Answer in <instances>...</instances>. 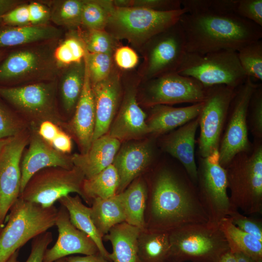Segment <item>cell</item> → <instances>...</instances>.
Wrapping results in <instances>:
<instances>
[{
    "mask_svg": "<svg viewBox=\"0 0 262 262\" xmlns=\"http://www.w3.org/2000/svg\"><path fill=\"white\" fill-rule=\"evenodd\" d=\"M61 130L62 129L54 122L46 120L39 124L36 131L42 139L50 144Z\"/></svg>",
    "mask_w": 262,
    "mask_h": 262,
    "instance_id": "f907efd6",
    "label": "cell"
},
{
    "mask_svg": "<svg viewBox=\"0 0 262 262\" xmlns=\"http://www.w3.org/2000/svg\"><path fill=\"white\" fill-rule=\"evenodd\" d=\"M21 3L5 14L1 18L0 25L12 26H32L31 24L27 3Z\"/></svg>",
    "mask_w": 262,
    "mask_h": 262,
    "instance_id": "bcb514c9",
    "label": "cell"
},
{
    "mask_svg": "<svg viewBox=\"0 0 262 262\" xmlns=\"http://www.w3.org/2000/svg\"><path fill=\"white\" fill-rule=\"evenodd\" d=\"M19 250L14 253L6 262H18Z\"/></svg>",
    "mask_w": 262,
    "mask_h": 262,
    "instance_id": "680465c9",
    "label": "cell"
},
{
    "mask_svg": "<svg viewBox=\"0 0 262 262\" xmlns=\"http://www.w3.org/2000/svg\"><path fill=\"white\" fill-rule=\"evenodd\" d=\"M113 6L112 0H83L81 28L89 30H105Z\"/></svg>",
    "mask_w": 262,
    "mask_h": 262,
    "instance_id": "8d00e7d4",
    "label": "cell"
},
{
    "mask_svg": "<svg viewBox=\"0 0 262 262\" xmlns=\"http://www.w3.org/2000/svg\"><path fill=\"white\" fill-rule=\"evenodd\" d=\"M169 233V262H219L229 251L219 227L206 223L189 224Z\"/></svg>",
    "mask_w": 262,
    "mask_h": 262,
    "instance_id": "ba28073f",
    "label": "cell"
},
{
    "mask_svg": "<svg viewBox=\"0 0 262 262\" xmlns=\"http://www.w3.org/2000/svg\"><path fill=\"white\" fill-rule=\"evenodd\" d=\"M30 129L29 142L23 152L20 162V193L31 177L43 169L50 167L71 169L74 166L71 155L56 150L40 137L36 128Z\"/></svg>",
    "mask_w": 262,
    "mask_h": 262,
    "instance_id": "d6986e66",
    "label": "cell"
},
{
    "mask_svg": "<svg viewBox=\"0 0 262 262\" xmlns=\"http://www.w3.org/2000/svg\"><path fill=\"white\" fill-rule=\"evenodd\" d=\"M85 61V60H84ZM85 64L83 89L71 118L67 121L65 131L74 140L80 153H85L93 141L96 116L94 96Z\"/></svg>",
    "mask_w": 262,
    "mask_h": 262,
    "instance_id": "7402d4cb",
    "label": "cell"
},
{
    "mask_svg": "<svg viewBox=\"0 0 262 262\" xmlns=\"http://www.w3.org/2000/svg\"><path fill=\"white\" fill-rule=\"evenodd\" d=\"M90 207L92 221L102 238L112 228L125 222L124 208L119 194L106 199H95Z\"/></svg>",
    "mask_w": 262,
    "mask_h": 262,
    "instance_id": "4dcf8cb0",
    "label": "cell"
},
{
    "mask_svg": "<svg viewBox=\"0 0 262 262\" xmlns=\"http://www.w3.org/2000/svg\"><path fill=\"white\" fill-rule=\"evenodd\" d=\"M154 142L151 139L129 143L119 148L113 163L119 177L116 194L123 192L150 166L154 156Z\"/></svg>",
    "mask_w": 262,
    "mask_h": 262,
    "instance_id": "44dd1931",
    "label": "cell"
},
{
    "mask_svg": "<svg viewBox=\"0 0 262 262\" xmlns=\"http://www.w3.org/2000/svg\"><path fill=\"white\" fill-rule=\"evenodd\" d=\"M57 212L54 205L44 207L18 197L0 232V262H6L29 240L55 226Z\"/></svg>",
    "mask_w": 262,
    "mask_h": 262,
    "instance_id": "8992f818",
    "label": "cell"
},
{
    "mask_svg": "<svg viewBox=\"0 0 262 262\" xmlns=\"http://www.w3.org/2000/svg\"><path fill=\"white\" fill-rule=\"evenodd\" d=\"M84 59L61 69L57 78V97L59 109L66 121L72 116L81 96L84 82Z\"/></svg>",
    "mask_w": 262,
    "mask_h": 262,
    "instance_id": "484cf974",
    "label": "cell"
},
{
    "mask_svg": "<svg viewBox=\"0 0 262 262\" xmlns=\"http://www.w3.org/2000/svg\"><path fill=\"white\" fill-rule=\"evenodd\" d=\"M251 149L236 155L225 168L231 210L244 213L262 212V139H254Z\"/></svg>",
    "mask_w": 262,
    "mask_h": 262,
    "instance_id": "277c9868",
    "label": "cell"
},
{
    "mask_svg": "<svg viewBox=\"0 0 262 262\" xmlns=\"http://www.w3.org/2000/svg\"><path fill=\"white\" fill-rule=\"evenodd\" d=\"M198 127L197 117L168 134L161 136L162 137L160 140L161 148L183 166L196 186L197 165L195 148Z\"/></svg>",
    "mask_w": 262,
    "mask_h": 262,
    "instance_id": "603a6c76",
    "label": "cell"
},
{
    "mask_svg": "<svg viewBox=\"0 0 262 262\" xmlns=\"http://www.w3.org/2000/svg\"><path fill=\"white\" fill-rule=\"evenodd\" d=\"M240 65L247 77L262 80V41L251 42L237 51Z\"/></svg>",
    "mask_w": 262,
    "mask_h": 262,
    "instance_id": "f35d334b",
    "label": "cell"
},
{
    "mask_svg": "<svg viewBox=\"0 0 262 262\" xmlns=\"http://www.w3.org/2000/svg\"><path fill=\"white\" fill-rule=\"evenodd\" d=\"M207 88L196 80L175 72L140 81L137 100L139 104L148 108L157 105L195 104L204 101Z\"/></svg>",
    "mask_w": 262,
    "mask_h": 262,
    "instance_id": "4fadbf2b",
    "label": "cell"
},
{
    "mask_svg": "<svg viewBox=\"0 0 262 262\" xmlns=\"http://www.w3.org/2000/svg\"><path fill=\"white\" fill-rule=\"evenodd\" d=\"M248 131L254 139H262V85L259 83L250 98L247 113Z\"/></svg>",
    "mask_w": 262,
    "mask_h": 262,
    "instance_id": "b9f144b4",
    "label": "cell"
},
{
    "mask_svg": "<svg viewBox=\"0 0 262 262\" xmlns=\"http://www.w3.org/2000/svg\"><path fill=\"white\" fill-rule=\"evenodd\" d=\"M9 49H0V61L2 60L6 55Z\"/></svg>",
    "mask_w": 262,
    "mask_h": 262,
    "instance_id": "91938a15",
    "label": "cell"
},
{
    "mask_svg": "<svg viewBox=\"0 0 262 262\" xmlns=\"http://www.w3.org/2000/svg\"><path fill=\"white\" fill-rule=\"evenodd\" d=\"M176 72L207 87L224 85L236 88L247 78L237 51L228 50L205 54L186 52Z\"/></svg>",
    "mask_w": 262,
    "mask_h": 262,
    "instance_id": "9c48e42d",
    "label": "cell"
},
{
    "mask_svg": "<svg viewBox=\"0 0 262 262\" xmlns=\"http://www.w3.org/2000/svg\"><path fill=\"white\" fill-rule=\"evenodd\" d=\"M120 144L107 133L93 140L85 153L72 154L74 166L82 172L85 179L91 178L113 164Z\"/></svg>",
    "mask_w": 262,
    "mask_h": 262,
    "instance_id": "cb8c5ba5",
    "label": "cell"
},
{
    "mask_svg": "<svg viewBox=\"0 0 262 262\" xmlns=\"http://www.w3.org/2000/svg\"><path fill=\"white\" fill-rule=\"evenodd\" d=\"M27 5L31 25L50 23V9L43 0L29 1Z\"/></svg>",
    "mask_w": 262,
    "mask_h": 262,
    "instance_id": "681fc988",
    "label": "cell"
},
{
    "mask_svg": "<svg viewBox=\"0 0 262 262\" xmlns=\"http://www.w3.org/2000/svg\"><path fill=\"white\" fill-rule=\"evenodd\" d=\"M113 56L115 66L123 71L135 69L139 62L137 53L129 46L121 45L119 46L114 51Z\"/></svg>",
    "mask_w": 262,
    "mask_h": 262,
    "instance_id": "f6af8a7d",
    "label": "cell"
},
{
    "mask_svg": "<svg viewBox=\"0 0 262 262\" xmlns=\"http://www.w3.org/2000/svg\"><path fill=\"white\" fill-rule=\"evenodd\" d=\"M183 9L159 12L138 7H112L105 30L120 41L126 40L138 51L151 37L179 21Z\"/></svg>",
    "mask_w": 262,
    "mask_h": 262,
    "instance_id": "52a82bcc",
    "label": "cell"
},
{
    "mask_svg": "<svg viewBox=\"0 0 262 262\" xmlns=\"http://www.w3.org/2000/svg\"><path fill=\"white\" fill-rule=\"evenodd\" d=\"M179 21L184 35L186 52L190 53L238 51L262 37V27L234 15L205 10L185 13Z\"/></svg>",
    "mask_w": 262,
    "mask_h": 262,
    "instance_id": "7a4b0ae2",
    "label": "cell"
},
{
    "mask_svg": "<svg viewBox=\"0 0 262 262\" xmlns=\"http://www.w3.org/2000/svg\"><path fill=\"white\" fill-rule=\"evenodd\" d=\"M234 255L237 262H258L243 253H235Z\"/></svg>",
    "mask_w": 262,
    "mask_h": 262,
    "instance_id": "11a10c76",
    "label": "cell"
},
{
    "mask_svg": "<svg viewBox=\"0 0 262 262\" xmlns=\"http://www.w3.org/2000/svg\"><path fill=\"white\" fill-rule=\"evenodd\" d=\"M119 184L117 172L111 164L89 179H84L82 184L83 200L91 205L96 198L106 199L116 194Z\"/></svg>",
    "mask_w": 262,
    "mask_h": 262,
    "instance_id": "836d02e7",
    "label": "cell"
},
{
    "mask_svg": "<svg viewBox=\"0 0 262 262\" xmlns=\"http://www.w3.org/2000/svg\"><path fill=\"white\" fill-rule=\"evenodd\" d=\"M84 60L91 85L107 78L115 66L113 54L91 53L86 49Z\"/></svg>",
    "mask_w": 262,
    "mask_h": 262,
    "instance_id": "ab89813d",
    "label": "cell"
},
{
    "mask_svg": "<svg viewBox=\"0 0 262 262\" xmlns=\"http://www.w3.org/2000/svg\"><path fill=\"white\" fill-rule=\"evenodd\" d=\"M50 145L61 153L71 155L73 140L67 132L61 130Z\"/></svg>",
    "mask_w": 262,
    "mask_h": 262,
    "instance_id": "816d5d0a",
    "label": "cell"
},
{
    "mask_svg": "<svg viewBox=\"0 0 262 262\" xmlns=\"http://www.w3.org/2000/svg\"><path fill=\"white\" fill-rule=\"evenodd\" d=\"M66 259L67 262H110L99 252L83 256H68Z\"/></svg>",
    "mask_w": 262,
    "mask_h": 262,
    "instance_id": "f5cc1de1",
    "label": "cell"
},
{
    "mask_svg": "<svg viewBox=\"0 0 262 262\" xmlns=\"http://www.w3.org/2000/svg\"><path fill=\"white\" fill-rule=\"evenodd\" d=\"M50 9V22L66 29L76 30L81 26L83 0H43Z\"/></svg>",
    "mask_w": 262,
    "mask_h": 262,
    "instance_id": "e575fe53",
    "label": "cell"
},
{
    "mask_svg": "<svg viewBox=\"0 0 262 262\" xmlns=\"http://www.w3.org/2000/svg\"><path fill=\"white\" fill-rule=\"evenodd\" d=\"M29 125L0 97V139L13 137Z\"/></svg>",
    "mask_w": 262,
    "mask_h": 262,
    "instance_id": "60d3db41",
    "label": "cell"
},
{
    "mask_svg": "<svg viewBox=\"0 0 262 262\" xmlns=\"http://www.w3.org/2000/svg\"><path fill=\"white\" fill-rule=\"evenodd\" d=\"M86 49L77 30L65 31L54 52L58 67L62 68L80 63L84 58Z\"/></svg>",
    "mask_w": 262,
    "mask_h": 262,
    "instance_id": "d590c367",
    "label": "cell"
},
{
    "mask_svg": "<svg viewBox=\"0 0 262 262\" xmlns=\"http://www.w3.org/2000/svg\"><path fill=\"white\" fill-rule=\"evenodd\" d=\"M196 187L208 218L207 223L219 227L231 211L225 169L220 164L218 150L206 157L198 156Z\"/></svg>",
    "mask_w": 262,
    "mask_h": 262,
    "instance_id": "7c38bea8",
    "label": "cell"
},
{
    "mask_svg": "<svg viewBox=\"0 0 262 262\" xmlns=\"http://www.w3.org/2000/svg\"><path fill=\"white\" fill-rule=\"evenodd\" d=\"M141 229L124 222L113 227L103 237L113 247L110 253L112 262H139L137 239Z\"/></svg>",
    "mask_w": 262,
    "mask_h": 262,
    "instance_id": "83f0119b",
    "label": "cell"
},
{
    "mask_svg": "<svg viewBox=\"0 0 262 262\" xmlns=\"http://www.w3.org/2000/svg\"><path fill=\"white\" fill-rule=\"evenodd\" d=\"M67 210L70 221L78 229L88 235L96 245L99 252L110 262V253L105 248L103 238L95 227L91 216L90 207L85 206L78 195L64 196L58 200Z\"/></svg>",
    "mask_w": 262,
    "mask_h": 262,
    "instance_id": "f1b7e54d",
    "label": "cell"
},
{
    "mask_svg": "<svg viewBox=\"0 0 262 262\" xmlns=\"http://www.w3.org/2000/svg\"><path fill=\"white\" fill-rule=\"evenodd\" d=\"M259 84L247 77L235 89L218 148L219 161L224 168L239 153L250 151L247 113L251 96Z\"/></svg>",
    "mask_w": 262,
    "mask_h": 262,
    "instance_id": "8fae6325",
    "label": "cell"
},
{
    "mask_svg": "<svg viewBox=\"0 0 262 262\" xmlns=\"http://www.w3.org/2000/svg\"><path fill=\"white\" fill-rule=\"evenodd\" d=\"M26 1L24 0H0V21L2 17L5 14Z\"/></svg>",
    "mask_w": 262,
    "mask_h": 262,
    "instance_id": "db71d44e",
    "label": "cell"
},
{
    "mask_svg": "<svg viewBox=\"0 0 262 262\" xmlns=\"http://www.w3.org/2000/svg\"><path fill=\"white\" fill-rule=\"evenodd\" d=\"M169 233L141 230L137 239L139 262H169Z\"/></svg>",
    "mask_w": 262,
    "mask_h": 262,
    "instance_id": "1f68e13d",
    "label": "cell"
},
{
    "mask_svg": "<svg viewBox=\"0 0 262 262\" xmlns=\"http://www.w3.org/2000/svg\"><path fill=\"white\" fill-rule=\"evenodd\" d=\"M129 7H138L159 12L181 9V0H130Z\"/></svg>",
    "mask_w": 262,
    "mask_h": 262,
    "instance_id": "7dc6e473",
    "label": "cell"
},
{
    "mask_svg": "<svg viewBox=\"0 0 262 262\" xmlns=\"http://www.w3.org/2000/svg\"><path fill=\"white\" fill-rule=\"evenodd\" d=\"M140 81L136 70L122 71V97L108 133L120 142L139 139L148 134L146 114L137 100Z\"/></svg>",
    "mask_w": 262,
    "mask_h": 262,
    "instance_id": "2e32d148",
    "label": "cell"
},
{
    "mask_svg": "<svg viewBox=\"0 0 262 262\" xmlns=\"http://www.w3.org/2000/svg\"><path fill=\"white\" fill-rule=\"evenodd\" d=\"M138 52L143 59L136 70L141 82L176 72L186 52L179 21L151 37Z\"/></svg>",
    "mask_w": 262,
    "mask_h": 262,
    "instance_id": "30bf717a",
    "label": "cell"
},
{
    "mask_svg": "<svg viewBox=\"0 0 262 262\" xmlns=\"http://www.w3.org/2000/svg\"><path fill=\"white\" fill-rule=\"evenodd\" d=\"M96 122L93 141L107 133L123 95L122 71L115 65L104 80L92 85Z\"/></svg>",
    "mask_w": 262,
    "mask_h": 262,
    "instance_id": "ac0fdd59",
    "label": "cell"
},
{
    "mask_svg": "<svg viewBox=\"0 0 262 262\" xmlns=\"http://www.w3.org/2000/svg\"><path fill=\"white\" fill-rule=\"evenodd\" d=\"M54 262H67L66 257L60 259Z\"/></svg>",
    "mask_w": 262,
    "mask_h": 262,
    "instance_id": "94428289",
    "label": "cell"
},
{
    "mask_svg": "<svg viewBox=\"0 0 262 262\" xmlns=\"http://www.w3.org/2000/svg\"><path fill=\"white\" fill-rule=\"evenodd\" d=\"M86 50L91 53L113 54L122 44L120 41L103 30H77Z\"/></svg>",
    "mask_w": 262,
    "mask_h": 262,
    "instance_id": "74e56055",
    "label": "cell"
},
{
    "mask_svg": "<svg viewBox=\"0 0 262 262\" xmlns=\"http://www.w3.org/2000/svg\"><path fill=\"white\" fill-rule=\"evenodd\" d=\"M147 183L146 229L169 232L183 226L208 222L196 187L180 163L176 167H158Z\"/></svg>",
    "mask_w": 262,
    "mask_h": 262,
    "instance_id": "6da1fadb",
    "label": "cell"
},
{
    "mask_svg": "<svg viewBox=\"0 0 262 262\" xmlns=\"http://www.w3.org/2000/svg\"><path fill=\"white\" fill-rule=\"evenodd\" d=\"M52 240V233L48 231L33 238L31 253L26 262H43L45 251Z\"/></svg>",
    "mask_w": 262,
    "mask_h": 262,
    "instance_id": "c3c4849f",
    "label": "cell"
},
{
    "mask_svg": "<svg viewBox=\"0 0 262 262\" xmlns=\"http://www.w3.org/2000/svg\"><path fill=\"white\" fill-rule=\"evenodd\" d=\"M12 138V137L4 138V139H0V155L3 149H4L5 146L10 141V140H11Z\"/></svg>",
    "mask_w": 262,
    "mask_h": 262,
    "instance_id": "6f0895ef",
    "label": "cell"
},
{
    "mask_svg": "<svg viewBox=\"0 0 262 262\" xmlns=\"http://www.w3.org/2000/svg\"><path fill=\"white\" fill-rule=\"evenodd\" d=\"M119 195L125 215V222L141 230L146 229L145 213L147 197V181L142 176L135 179Z\"/></svg>",
    "mask_w": 262,
    "mask_h": 262,
    "instance_id": "f546056e",
    "label": "cell"
},
{
    "mask_svg": "<svg viewBox=\"0 0 262 262\" xmlns=\"http://www.w3.org/2000/svg\"><path fill=\"white\" fill-rule=\"evenodd\" d=\"M60 39L9 49L0 61V87L57 79L61 69L55 62L54 52Z\"/></svg>",
    "mask_w": 262,
    "mask_h": 262,
    "instance_id": "3957f363",
    "label": "cell"
},
{
    "mask_svg": "<svg viewBox=\"0 0 262 262\" xmlns=\"http://www.w3.org/2000/svg\"><path fill=\"white\" fill-rule=\"evenodd\" d=\"M204 102L182 107L157 105L149 107L150 114L147 119L148 134L158 137L172 131L199 115Z\"/></svg>",
    "mask_w": 262,
    "mask_h": 262,
    "instance_id": "d4e9b609",
    "label": "cell"
},
{
    "mask_svg": "<svg viewBox=\"0 0 262 262\" xmlns=\"http://www.w3.org/2000/svg\"><path fill=\"white\" fill-rule=\"evenodd\" d=\"M55 226L58 229V239L52 247L46 250L43 262H54L74 254L87 255L99 252L92 239L73 225L67 210L62 206L58 209Z\"/></svg>",
    "mask_w": 262,
    "mask_h": 262,
    "instance_id": "ffe728a7",
    "label": "cell"
},
{
    "mask_svg": "<svg viewBox=\"0 0 262 262\" xmlns=\"http://www.w3.org/2000/svg\"><path fill=\"white\" fill-rule=\"evenodd\" d=\"M235 14L262 27V0H236Z\"/></svg>",
    "mask_w": 262,
    "mask_h": 262,
    "instance_id": "7bdbcfd3",
    "label": "cell"
},
{
    "mask_svg": "<svg viewBox=\"0 0 262 262\" xmlns=\"http://www.w3.org/2000/svg\"><path fill=\"white\" fill-rule=\"evenodd\" d=\"M219 228L231 253H243L258 262H262V242L237 227L229 217L221 221Z\"/></svg>",
    "mask_w": 262,
    "mask_h": 262,
    "instance_id": "d6a6232c",
    "label": "cell"
},
{
    "mask_svg": "<svg viewBox=\"0 0 262 262\" xmlns=\"http://www.w3.org/2000/svg\"><path fill=\"white\" fill-rule=\"evenodd\" d=\"M219 262H237L235 257L230 251L224 254Z\"/></svg>",
    "mask_w": 262,
    "mask_h": 262,
    "instance_id": "9f6ffc18",
    "label": "cell"
},
{
    "mask_svg": "<svg viewBox=\"0 0 262 262\" xmlns=\"http://www.w3.org/2000/svg\"><path fill=\"white\" fill-rule=\"evenodd\" d=\"M85 177L77 167H50L35 173L27 182L19 197L44 207L54 205L61 197L75 193L83 199Z\"/></svg>",
    "mask_w": 262,
    "mask_h": 262,
    "instance_id": "5bb4252c",
    "label": "cell"
},
{
    "mask_svg": "<svg viewBox=\"0 0 262 262\" xmlns=\"http://www.w3.org/2000/svg\"><path fill=\"white\" fill-rule=\"evenodd\" d=\"M30 137L29 128L12 137L0 155V230L20 194V162Z\"/></svg>",
    "mask_w": 262,
    "mask_h": 262,
    "instance_id": "e0dca14e",
    "label": "cell"
},
{
    "mask_svg": "<svg viewBox=\"0 0 262 262\" xmlns=\"http://www.w3.org/2000/svg\"><path fill=\"white\" fill-rule=\"evenodd\" d=\"M0 97L29 125L36 128L46 120L65 130L57 97V79L15 87H0Z\"/></svg>",
    "mask_w": 262,
    "mask_h": 262,
    "instance_id": "5b68a950",
    "label": "cell"
},
{
    "mask_svg": "<svg viewBox=\"0 0 262 262\" xmlns=\"http://www.w3.org/2000/svg\"><path fill=\"white\" fill-rule=\"evenodd\" d=\"M65 32V30L51 23L26 26L0 25V49L59 40Z\"/></svg>",
    "mask_w": 262,
    "mask_h": 262,
    "instance_id": "4316f807",
    "label": "cell"
},
{
    "mask_svg": "<svg viewBox=\"0 0 262 262\" xmlns=\"http://www.w3.org/2000/svg\"><path fill=\"white\" fill-rule=\"evenodd\" d=\"M235 89L224 85L208 87L203 106L197 116L200 129L197 140L199 157H206L218 150Z\"/></svg>",
    "mask_w": 262,
    "mask_h": 262,
    "instance_id": "9a60e30c",
    "label": "cell"
},
{
    "mask_svg": "<svg viewBox=\"0 0 262 262\" xmlns=\"http://www.w3.org/2000/svg\"><path fill=\"white\" fill-rule=\"evenodd\" d=\"M229 217L232 223L243 231L248 233L262 242V220L246 216L238 210L230 212Z\"/></svg>",
    "mask_w": 262,
    "mask_h": 262,
    "instance_id": "ee69618b",
    "label": "cell"
}]
</instances>
